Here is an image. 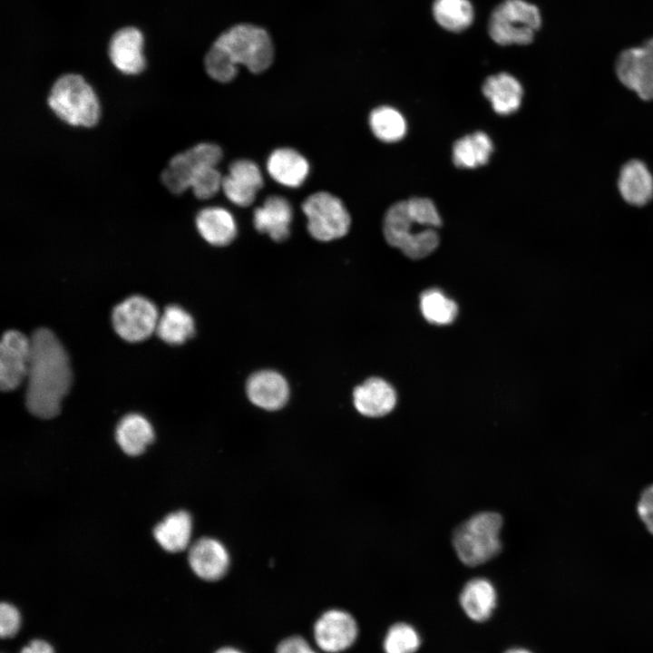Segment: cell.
<instances>
[{"label":"cell","mask_w":653,"mask_h":653,"mask_svg":"<svg viewBox=\"0 0 653 653\" xmlns=\"http://www.w3.org/2000/svg\"><path fill=\"white\" fill-rule=\"evenodd\" d=\"M30 340L26 407L39 418H52L59 414L72 384L69 358L59 339L47 328L37 329Z\"/></svg>","instance_id":"cell-1"},{"label":"cell","mask_w":653,"mask_h":653,"mask_svg":"<svg viewBox=\"0 0 653 653\" xmlns=\"http://www.w3.org/2000/svg\"><path fill=\"white\" fill-rule=\"evenodd\" d=\"M273 57L268 34L253 24H240L221 34L214 42L205 57V68L212 79L228 83L237 75L239 64L258 73L270 66Z\"/></svg>","instance_id":"cell-2"},{"label":"cell","mask_w":653,"mask_h":653,"mask_svg":"<svg viewBox=\"0 0 653 653\" xmlns=\"http://www.w3.org/2000/svg\"><path fill=\"white\" fill-rule=\"evenodd\" d=\"M442 224L434 202L412 198L392 205L384 219V235L389 245L410 258H423L435 250L439 236L434 229Z\"/></svg>","instance_id":"cell-3"},{"label":"cell","mask_w":653,"mask_h":653,"mask_svg":"<svg viewBox=\"0 0 653 653\" xmlns=\"http://www.w3.org/2000/svg\"><path fill=\"white\" fill-rule=\"evenodd\" d=\"M52 111L73 126L92 127L100 118V104L91 85L80 75L68 73L54 83L47 99Z\"/></svg>","instance_id":"cell-4"},{"label":"cell","mask_w":653,"mask_h":653,"mask_svg":"<svg viewBox=\"0 0 653 653\" xmlns=\"http://www.w3.org/2000/svg\"><path fill=\"white\" fill-rule=\"evenodd\" d=\"M502 519L492 512L477 513L457 527L453 544L460 560L468 566L481 565L499 553Z\"/></svg>","instance_id":"cell-5"},{"label":"cell","mask_w":653,"mask_h":653,"mask_svg":"<svg viewBox=\"0 0 653 653\" xmlns=\"http://www.w3.org/2000/svg\"><path fill=\"white\" fill-rule=\"evenodd\" d=\"M541 24L538 7L524 0H505L492 13L489 34L497 44H528Z\"/></svg>","instance_id":"cell-6"},{"label":"cell","mask_w":653,"mask_h":653,"mask_svg":"<svg viewBox=\"0 0 653 653\" xmlns=\"http://www.w3.org/2000/svg\"><path fill=\"white\" fill-rule=\"evenodd\" d=\"M307 218V230L316 239L330 241L345 236L350 227V216L336 196L320 191L307 197L302 204Z\"/></svg>","instance_id":"cell-7"},{"label":"cell","mask_w":653,"mask_h":653,"mask_svg":"<svg viewBox=\"0 0 653 653\" xmlns=\"http://www.w3.org/2000/svg\"><path fill=\"white\" fill-rule=\"evenodd\" d=\"M221 158L222 151L217 144H197L171 159L161 172V181L171 192L182 193L190 188L192 178L202 168L217 166Z\"/></svg>","instance_id":"cell-8"},{"label":"cell","mask_w":653,"mask_h":653,"mask_svg":"<svg viewBox=\"0 0 653 653\" xmlns=\"http://www.w3.org/2000/svg\"><path fill=\"white\" fill-rule=\"evenodd\" d=\"M160 315L156 306L141 296H132L112 310L115 332L128 342H140L156 331Z\"/></svg>","instance_id":"cell-9"},{"label":"cell","mask_w":653,"mask_h":653,"mask_svg":"<svg viewBox=\"0 0 653 653\" xmlns=\"http://www.w3.org/2000/svg\"><path fill=\"white\" fill-rule=\"evenodd\" d=\"M616 73L620 83L639 98L653 100V37L622 51L617 58Z\"/></svg>","instance_id":"cell-10"},{"label":"cell","mask_w":653,"mask_h":653,"mask_svg":"<svg viewBox=\"0 0 653 653\" xmlns=\"http://www.w3.org/2000/svg\"><path fill=\"white\" fill-rule=\"evenodd\" d=\"M31 340L17 330L6 331L0 345V387L11 391L26 379Z\"/></svg>","instance_id":"cell-11"},{"label":"cell","mask_w":653,"mask_h":653,"mask_svg":"<svg viewBox=\"0 0 653 653\" xmlns=\"http://www.w3.org/2000/svg\"><path fill=\"white\" fill-rule=\"evenodd\" d=\"M358 628L356 619L346 611L330 609L322 614L314 626L317 645L325 652L339 653L356 641Z\"/></svg>","instance_id":"cell-12"},{"label":"cell","mask_w":653,"mask_h":653,"mask_svg":"<svg viewBox=\"0 0 653 653\" xmlns=\"http://www.w3.org/2000/svg\"><path fill=\"white\" fill-rule=\"evenodd\" d=\"M262 185L263 178L258 165L249 160H238L229 165L221 189L232 203L248 207L252 204Z\"/></svg>","instance_id":"cell-13"},{"label":"cell","mask_w":653,"mask_h":653,"mask_svg":"<svg viewBox=\"0 0 653 653\" xmlns=\"http://www.w3.org/2000/svg\"><path fill=\"white\" fill-rule=\"evenodd\" d=\"M143 43V35L139 29L129 26L118 30L109 44V56L112 64L126 74L142 72L145 67Z\"/></svg>","instance_id":"cell-14"},{"label":"cell","mask_w":653,"mask_h":653,"mask_svg":"<svg viewBox=\"0 0 653 653\" xmlns=\"http://www.w3.org/2000/svg\"><path fill=\"white\" fill-rule=\"evenodd\" d=\"M189 563L198 577L213 581L225 575L229 565V557L219 541L201 538L190 547Z\"/></svg>","instance_id":"cell-15"},{"label":"cell","mask_w":653,"mask_h":653,"mask_svg":"<svg viewBox=\"0 0 653 653\" xmlns=\"http://www.w3.org/2000/svg\"><path fill=\"white\" fill-rule=\"evenodd\" d=\"M247 395L258 407L274 411L285 405L289 388L286 379L278 372L263 370L253 374L247 382Z\"/></svg>","instance_id":"cell-16"},{"label":"cell","mask_w":653,"mask_h":653,"mask_svg":"<svg viewBox=\"0 0 653 653\" xmlns=\"http://www.w3.org/2000/svg\"><path fill=\"white\" fill-rule=\"evenodd\" d=\"M293 211L290 203L281 196H270L253 214L255 229L275 241L287 239L290 233Z\"/></svg>","instance_id":"cell-17"},{"label":"cell","mask_w":653,"mask_h":653,"mask_svg":"<svg viewBox=\"0 0 653 653\" xmlns=\"http://www.w3.org/2000/svg\"><path fill=\"white\" fill-rule=\"evenodd\" d=\"M353 399L360 414L368 417H380L395 408L396 394L384 379L371 377L356 387Z\"/></svg>","instance_id":"cell-18"},{"label":"cell","mask_w":653,"mask_h":653,"mask_svg":"<svg viewBox=\"0 0 653 653\" xmlns=\"http://www.w3.org/2000/svg\"><path fill=\"white\" fill-rule=\"evenodd\" d=\"M460 606L471 620L482 623L492 618L497 604V592L484 578L470 580L459 596Z\"/></svg>","instance_id":"cell-19"},{"label":"cell","mask_w":653,"mask_h":653,"mask_svg":"<svg viewBox=\"0 0 653 653\" xmlns=\"http://www.w3.org/2000/svg\"><path fill=\"white\" fill-rule=\"evenodd\" d=\"M618 187L623 200L633 206H643L653 198V176L638 160H631L621 168Z\"/></svg>","instance_id":"cell-20"},{"label":"cell","mask_w":653,"mask_h":653,"mask_svg":"<svg viewBox=\"0 0 653 653\" xmlns=\"http://www.w3.org/2000/svg\"><path fill=\"white\" fill-rule=\"evenodd\" d=\"M267 169L274 180L290 188L303 184L309 173L306 158L290 148L275 150L268 159Z\"/></svg>","instance_id":"cell-21"},{"label":"cell","mask_w":653,"mask_h":653,"mask_svg":"<svg viewBox=\"0 0 653 653\" xmlns=\"http://www.w3.org/2000/svg\"><path fill=\"white\" fill-rule=\"evenodd\" d=\"M482 93L490 101L494 112L508 115L516 112L521 103L523 90L519 81L507 73L489 76L482 84Z\"/></svg>","instance_id":"cell-22"},{"label":"cell","mask_w":653,"mask_h":653,"mask_svg":"<svg viewBox=\"0 0 653 653\" xmlns=\"http://www.w3.org/2000/svg\"><path fill=\"white\" fill-rule=\"evenodd\" d=\"M196 227L201 237L214 246H226L237 235V224L232 214L220 207H208L196 217Z\"/></svg>","instance_id":"cell-23"},{"label":"cell","mask_w":653,"mask_h":653,"mask_svg":"<svg viewBox=\"0 0 653 653\" xmlns=\"http://www.w3.org/2000/svg\"><path fill=\"white\" fill-rule=\"evenodd\" d=\"M154 438L149 421L139 414H126L116 428V440L122 450L132 456L144 452Z\"/></svg>","instance_id":"cell-24"},{"label":"cell","mask_w":653,"mask_h":653,"mask_svg":"<svg viewBox=\"0 0 653 653\" xmlns=\"http://www.w3.org/2000/svg\"><path fill=\"white\" fill-rule=\"evenodd\" d=\"M493 151L490 137L475 132L457 140L453 146V161L458 168L473 169L488 162Z\"/></svg>","instance_id":"cell-25"},{"label":"cell","mask_w":653,"mask_h":653,"mask_svg":"<svg viewBox=\"0 0 653 653\" xmlns=\"http://www.w3.org/2000/svg\"><path fill=\"white\" fill-rule=\"evenodd\" d=\"M159 544L167 551L178 552L185 550L191 535V518L184 511L171 513L153 531Z\"/></svg>","instance_id":"cell-26"},{"label":"cell","mask_w":653,"mask_h":653,"mask_svg":"<svg viewBox=\"0 0 653 653\" xmlns=\"http://www.w3.org/2000/svg\"><path fill=\"white\" fill-rule=\"evenodd\" d=\"M195 331L192 317L181 307L171 305L160 315L156 333L164 342L180 345L191 337Z\"/></svg>","instance_id":"cell-27"},{"label":"cell","mask_w":653,"mask_h":653,"mask_svg":"<svg viewBox=\"0 0 653 653\" xmlns=\"http://www.w3.org/2000/svg\"><path fill=\"white\" fill-rule=\"evenodd\" d=\"M433 15L444 29L460 32L473 23V8L469 0H434Z\"/></svg>","instance_id":"cell-28"},{"label":"cell","mask_w":653,"mask_h":653,"mask_svg":"<svg viewBox=\"0 0 653 653\" xmlns=\"http://www.w3.org/2000/svg\"><path fill=\"white\" fill-rule=\"evenodd\" d=\"M369 125L375 136L384 142L400 141L406 133V122L395 108L380 106L369 116Z\"/></svg>","instance_id":"cell-29"},{"label":"cell","mask_w":653,"mask_h":653,"mask_svg":"<svg viewBox=\"0 0 653 653\" xmlns=\"http://www.w3.org/2000/svg\"><path fill=\"white\" fill-rule=\"evenodd\" d=\"M420 308L429 323L440 326L451 324L458 313L456 303L436 288L427 289L421 295Z\"/></svg>","instance_id":"cell-30"},{"label":"cell","mask_w":653,"mask_h":653,"mask_svg":"<svg viewBox=\"0 0 653 653\" xmlns=\"http://www.w3.org/2000/svg\"><path fill=\"white\" fill-rule=\"evenodd\" d=\"M422 644L418 630L410 623L399 621L387 629L383 648L385 653H415Z\"/></svg>","instance_id":"cell-31"},{"label":"cell","mask_w":653,"mask_h":653,"mask_svg":"<svg viewBox=\"0 0 653 653\" xmlns=\"http://www.w3.org/2000/svg\"><path fill=\"white\" fill-rule=\"evenodd\" d=\"M222 180L216 166H206L192 178L190 188L197 198L207 200L221 189Z\"/></svg>","instance_id":"cell-32"},{"label":"cell","mask_w":653,"mask_h":653,"mask_svg":"<svg viewBox=\"0 0 653 653\" xmlns=\"http://www.w3.org/2000/svg\"><path fill=\"white\" fill-rule=\"evenodd\" d=\"M22 616L19 609L10 602L3 601L0 605V636L11 638L20 630Z\"/></svg>","instance_id":"cell-33"},{"label":"cell","mask_w":653,"mask_h":653,"mask_svg":"<svg viewBox=\"0 0 653 653\" xmlns=\"http://www.w3.org/2000/svg\"><path fill=\"white\" fill-rule=\"evenodd\" d=\"M638 512L648 531L653 534V485L642 492L638 503Z\"/></svg>","instance_id":"cell-34"},{"label":"cell","mask_w":653,"mask_h":653,"mask_svg":"<svg viewBox=\"0 0 653 653\" xmlns=\"http://www.w3.org/2000/svg\"><path fill=\"white\" fill-rule=\"evenodd\" d=\"M276 653H317L308 642L299 636L283 639L277 647Z\"/></svg>","instance_id":"cell-35"},{"label":"cell","mask_w":653,"mask_h":653,"mask_svg":"<svg viewBox=\"0 0 653 653\" xmlns=\"http://www.w3.org/2000/svg\"><path fill=\"white\" fill-rule=\"evenodd\" d=\"M19 653H55V651L49 641L35 638L24 644Z\"/></svg>","instance_id":"cell-36"},{"label":"cell","mask_w":653,"mask_h":653,"mask_svg":"<svg viewBox=\"0 0 653 653\" xmlns=\"http://www.w3.org/2000/svg\"><path fill=\"white\" fill-rule=\"evenodd\" d=\"M503 653H531V652L523 648H511L505 650Z\"/></svg>","instance_id":"cell-37"},{"label":"cell","mask_w":653,"mask_h":653,"mask_svg":"<svg viewBox=\"0 0 653 653\" xmlns=\"http://www.w3.org/2000/svg\"><path fill=\"white\" fill-rule=\"evenodd\" d=\"M215 653H242V652L234 648L226 647V648H219Z\"/></svg>","instance_id":"cell-38"}]
</instances>
